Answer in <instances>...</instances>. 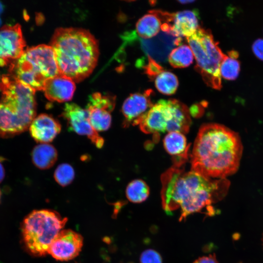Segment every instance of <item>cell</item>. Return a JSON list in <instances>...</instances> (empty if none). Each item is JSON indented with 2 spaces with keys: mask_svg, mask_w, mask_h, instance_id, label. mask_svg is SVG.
Wrapping results in <instances>:
<instances>
[{
  "mask_svg": "<svg viewBox=\"0 0 263 263\" xmlns=\"http://www.w3.org/2000/svg\"><path fill=\"white\" fill-rule=\"evenodd\" d=\"M194 55L190 47L183 44L173 49L169 54L168 59L174 68H185L190 65Z\"/></svg>",
  "mask_w": 263,
  "mask_h": 263,
  "instance_id": "21",
  "label": "cell"
},
{
  "mask_svg": "<svg viewBox=\"0 0 263 263\" xmlns=\"http://www.w3.org/2000/svg\"><path fill=\"white\" fill-rule=\"evenodd\" d=\"M155 85L160 93L170 95L176 92L178 86V81L174 74L164 71L156 76Z\"/></svg>",
  "mask_w": 263,
  "mask_h": 263,
  "instance_id": "24",
  "label": "cell"
},
{
  "mask_svg": "<svg viewBox=\"0 0 263 263\" xmlns=\"http://www.w3.org/2000/svg\"><path fill=\"white\" fill-rule=\"evenodd\" d=\"M61 129V125L56 119L45 113L35 117L29 127L32 137L41 144L52 141L60 132Z\"/></svg>",
  "mask_w": 263,
  "mask_h": 263,
  "instance_id": "16",
  "label": "cell"
},
{
  "mask_svg": "<svg viewBox=\"0 0 263 263\" xmlns=\"http://www.w3.org/2000/svg\"><path fill=\"white\" fill-rule=\"evenodd\" d=\"M191 120L189 109L175 99H160L146 113L139 125L147 134L188 132Z\"/></svg>",
  "mask_w": 263,
  "mask_h": 263,
  "instance_id": "7",
  "label": "cell"
},
{
  "mask_svg": "<svg viewBox=\"0 0 263 263\" xmlns=\"http://www.w3.org/2000/svg\"><path fill=\"white\" fill-rule=\"evenodd\" d=\"M168 24L169 27V34L177 38L189 37L199 27L198 13L194 10L170 13Z\"/></svg>",
  "mask_w": 263,
  "mask_h": 263,
  "instance_id": "15",
  "label": "cell"
},
{
  "mask_svg": "<svg viewBox=\"0 0 263 263\" xmlns=\"http://www.w3.org/2000/svg\"><path fill=\"white\" fill-rule=\"evenodd\" d=\"M193 263H218L214 254L203 256L196 260Z\"/></svg>",
  "mask_w": 263,
  "mask_h": 263,
  "instance_id": "29",
  "label": "cell"
},
{
  "mask_svg": "<svg viewBox=\"0 0 263 263\" xmlns=\"http://www.w3.org/2000/svg\"><path fill=\"white\" fill-rule=\"evenodd\" d=\"M115 97L100 93L92 94L89 98L87 110L90 122L97 132L108 130L112 124L111 113L114 109Z\"/></svg>",
  "mask_w": 263,
  "mask_h": 263,
  "instance_id": "10",
  "label": "cell"
},
{
  "mask_svg": "<svg viewBox=\"0 0 263 263\" xmlns=\"http://www.w3.org/2000/svg\"><path fill=\"white\" fill-rule=\"evenodd\" d=\"M11 66L14 75L35 91H43L46 82L60 74L53 50L46 44L28 48Z\"/></svg>",
  "mask_w": 263,
  "mask_h": 263,
  "instance_id": "6",
  "label": "cell"
},
{
  "mask_svg": "<svg viewBox=\"0 0 263 263\" xmlns=\"http://www.w3.org/2000/svg\"><path fill=\"white\" fill-rule=\"evenodd\" d=\"M75 170L70 164L63 163L57 166L54 177L56 181L61 186L66 187L70 184L75 178Z\"/></svg>",
  "mask_w": 263,
  "mask_h": 263,
  "instance_id": "25",
  "label": "cell"
},
{
  "mask_svg": "<svg viewBox=\"0 0 263 263\" xmlns=\"http://www.w3.org/2000/svg\"><path fill=\"white\" fill-rule=\"evenodd\" d=\"M148 56V63L144 66L145 73L150 78L156 77V76L163 72V67L153 59L149 56Z\"/></svg>",
  "mask_w": 263,
  "mask_h": 263,
  "instance_id": "26",
  "label": "cell"
},
{
  "mask_svg": "<svg viewBox=\"0 0 263 263\" xmlns=\"http://www.w3.org/2000/svg\"><path fill=\"white\" fill-rule=\"evenodd\" d=\"M163 145L166 151L173 157V165L183 166L188 159L189 148L184 134L178 132L167 133Z\"/></svg>",
  "mask_w": 263,
  "mask_h": 263,
  "instance_id": "18",
  "label": "cell"
},
{
  "mask_svg": "<svg viewBox=\"0 0 263 263\" xmlns=\"http://www.w3.org/2000/svg\"><path fill=\"white\" fill-rule=\"evenodd\" d=\"M152 93L149 89L143 93L131 94L126 99L122 107L124 128L139 124L143 116L153 105L151 100Z\"/></svg>",
  "mask_w": 263,
  "mask_h": 263,
  "instance_id": "13",
  "label": "cell"
},
{
  "mask_svg": "<svg viewBox=\"0 0 263 263\" xmlns=\"http://www.w3.org/2000/svg\"><path fill=\"white\" fill-rule=\"evenodd\" d=\"M25 45L19 24L2 27L0 29V66L19 58L25 51Z\"/></svg>",
  "mask_w": 263,
  "mask_h": 263,
  "instance_id": "11",
  "label": "cell"
},
{
  "mask_svg": "<svg viewBox=\"0 0 263 263\" xmlns=\"http://www.w3.org/2000/svg\"><path fill=\"white\" fill-rule=\"evenodd\" d=\"M178 1L182 4H187L188 3H189L193 2L194 1V0H178Z\"/></svg>",
  "mask_w": 263,
  "mask_h": 263,
  "instance_id": "31",
  "label": "cell"
},
{
  "mask_svg": "<svg viewBox=\"0 0 263 263\" xmlns=\"http://www.w3.org/2000/svg\"></svg>",
  "mask_w": 263,
  "mask_h": 263,
  "instance_id": "34",
  "label": "cell"
},
{
  "mask_svg": "<svg viewBox=\"0 0 263 263\" xmlns=\"http://www.w3.org/2000/svg\"><path fill=\"white\" fill-rule=\"evenodd\" d=\"M3 5L1 3V2H0V16L1 14L2 13V12L3 11ZM1 18L0 17V26L1 25Z\"/></svg>",
  "mask_w": 263,
  "mask_h": 263,
  "instance_id": "32",
  "label": "cell"
},
{
  "mask_svg": "<svg viewBox=\"0 0 263 263\" xmlns=\"http://www.w3.org/2000/svg\"><path fill=\"white\" fill-rule=\"evenodd\" d=\"M50 46L53 50L59 74L74 82L88 77L97 64L98 42L86 29L58 28L53 35Z\"/></svg>",
  "mask_w": 263,
  "mask_h": 263,
  "instance_id": "3",
  "label": "cell"
},
{
  "mask_svg": "<svg viewBox=\"0 0 263 263\" xmlns=\"http://www.w3.org/2000/svg\"><path fill=\"white\" fill-rule=\"evenodd\" d=\"M252 49L255 56L263 61V39H256L252 44Z\"/></svg>",
  "mask_w": 263,
  "mask_h": 263,
  "instance_id": "28",
  "label": "cell"
},
{
  "mask_svg": "<svg viewBox=\"0 0 263 263\" xmlns=\"http://www.w3.org/2000/svg\"><path fill=\"white\" fill-rule=\"evenodd\" d=\"M57 155L56 149L48 143L36 146L32 152L34 164L41 169H47L51 168L56 161Z\"/></svg>",
  "mask_w": 263,
  "mask_h": 263,
  "instance_id": "19",
  "label": "cell"
},
{
  "mask_svg": "<svg viewBox=\"0 0 263 263\" xmlns=\"http://www.w3.org/2000/svg\"><path fill=\"white\" fill-rule=\"evenodd\" d=\"M221 63L220 74L225 79L229 80L236 79L239 75L240 64L237 59L239 54L236 51H230Z\"/></svg>",
  "mask_w": 263,
  "mask_h": 263,
  "instance_id": "22",
  "label": "cell"
},
{
  "mask_svg": "<svg viewBox=\"0 0 263 263\" xmlns=\"http://www.w3.org/2000/svg\"><path fill=\"white\" fill-rule=\"evenodd\" d=\"M4 177V170L0 159V182L2 181Z\"/></svg>",
  "mask_w": 263,
  "mask_h": 263,
  "instance_id": "30",
  "label": "cell"
},
{
  "mask_svg": "<svg viewBox=\"0 0 263 263\" xmlns=\"http://www.w3.org/2000/svg\"><path fill=\"white\" fill-rule=\"evenodd\" d=\"M149 194V186L141 179L133 180L127 186L126 197L132 203H142L148 198Z\"/></svg>",
  "mask_w": 263,
  "mask_h": 263,
  "instance_id": "23",
  "label": "cell"
},
{
  "mask_svg": "<svg viewBox=\"0 0 263 263\" xmlns=\"http://www.w3.org/2000/svg\"><path fill=\"white\" fill-rule=\"evenodd\" d=\"M67 220L53 210L32 211L24 219L21 226L22 241L26 250L35 257L46 256L51 243Z\"/></svg>",
  "mask_w": 263,
  "mask_h": 263,
  "instance_id": "5",
  "label": "cell"
},
{
  "mask_svg": "<svg viewBox=\"0 0 263 263\" xmlns=\"http://www.w3.org/2000/svg\"><path fill=\"white\" fill-rule=\"evenodd\" d=\"M75 89L72 79L59 74L46 82L43 91L48 100L61 103L71 100Z\"/></svg>",
  "mask_w": 263,
  "mask_h": 263,
  "instance_id": "17",
  "label": "cell"
},
{
  "mask_svg": "<svg viewBox=\"0 0 263 263\" xmlns=\"http://www.w3.org/2000/svg\"><path fill=\"white\" fill-rule=\"evenodd\" d=\"M140 263H162L160 254L156 250L148 249L144 250L140 256Z\"/></svg>",
  "mask_w": 263,
  "mask_h": 263,
  "instance_id": "27",
  "label": "cell"
},
{
  "mask_svg": "<svg viewBox=\"0 0 263 263\" xmlns=\"http://www.w3.org/2000/svg\"><path fill=\"white\" fill-rule=\"evenodd\" d=\"M0 90V134L10 136L25 131L35 118V91L13 75L2 76Z\"/></svg>",
  "mask_w": 263,
  "mask_h": 263,
  "instance_id": "4",
  "label": "cell"
},
{
  "mask_svg": "<svg viewBox=\"0 0 263 263\" xmlns=\"http://www.w3.org/2000/svg\"><path fill=\"white\" fill-rule=\"evenodd\" d=\"M83 243L81 234L71 229H62L51 243L48 254L58 261H69L79 255Z\"/></svg>",
  "mask_w": 263,
  "mask_h": 263,
  "instance_id": "12",
  "label": "cell"
},
{
  "mask_svg": "<svg viewBox=\"0 0 263 263\" xmlns=\"http://www.w3.org/2000/svg\"><path fill=\"white\" fill-rule=\"evenodd\" d=\"M182 166L173 165L162 176L163 208L167 213L180 209V222L195 213L212 215V205L226 195L228 181L208 178L192 169L185 171Z\"/></svg>",
  "mask_w": 263,
  "mask_h": 263,
  "instance_id": "1",
  "label": "cell"
},
{
  "mask_svg": "<svg viewBox=\"0 0 263 263\" xmlns=\"http://www.w3.org/2000/svg\"><path fill=\"white\" fill-rule=\"evenodd\" d=\"M182 38L173 36L162 31L155 37L140 40L143 51L156 62H165L174 47L179 45Z\"/></svg>",
  "mask_w": 263,
  "mask_h": 263,
  "instance_id": "14",
  "label": "cell"
},
{
  "mask_svg": "<svg viewBox=\"0 0 263 263\" xmlns=\"http://www.w3.org/2000/svg\"><path fill=\"white\" fill-rule=\"evenodd\" d=\"M196 59V70L205 83L216 90L222 87L220 66L226 56L215 41L208 29L199 27L190 37L187 38Z\"/></svg>",
  "mask_w": 263,
  "mask_h": 263,
  "instance_id": "8",
  "label": "cell"
},
{
  "mask_svg": "<svg viewBox=\"0 0 263 263\" xmlns=\"http://www.w3.org/2000/svg\"><path fill=\"white\" fill-rule=\"evenodd\" d=\"M141 18L136 24V30L143 39L151 38L156 36L161 30L162 22L152 10Z\"/></svg>",
  "mask_w": 263,
  "mask_h": 263,
  "instance_id": "20",
  "label": "cell"
},
{
  "mask_svg": "<svg viewBox=\"0 0 263 263\" xmlns=\"http://www.w3.org/2000/svg\"><path fill=\"white\" fill-rule=\"evenodd\" d=\"M243 150L237 132L221 124H205L194 142L191 169L211 179H226L237 171Z\"/></svg>",
  "mask_w": 263,
  "mask_h": 263,
  "instance_id": "2",
  "label": "cell"
},
{
  "mask_svg": "<svg viewBox=\"0 0 263 263\" xmlns=\"http://www.w3.org/2000/svg\"><path fill=\"white\" fill-rule=\"evenodd\" d=\"M262 242H263V238H262Z\"/></svg>",
  "mask_w": 263,
  "mask_h": 263,
  "instance_id": "33",
  "label": "cell"
},
{
  "mask_svg": "<svg viewBox=\"0 0 263 263\" xmlns=\"http://www.w3.org/2000/svg\"><path fill=\"white\" fill-rule=\"evenodd\" d=\"M69 128L77 134L87 136L97 148H101L104 140L92 126L87 109L74 103H66L61 114Z\"/></svg>",
  "mask_w": 263,
  "mask_h": 263,
  "instance_id": "9",
  "label": "cell"
}]
</instances>
